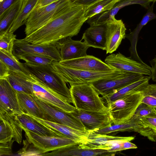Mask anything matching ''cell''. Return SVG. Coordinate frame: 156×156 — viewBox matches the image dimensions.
<instances>
[{"label": "cell", "mask_w": 156, "mask_h": 156, "mask_svg": "<svg viewBox=\"0 0 156 156\" xmlns=\"http://www.w3.org/2000/svg\"><path fill=\"white\" fill-rule=\"evenodd\" d=\"M87 7L77 5L71 0L55 18L24 40L31 44H48L77 35L88 19L85 16Z\"/></svg>", "instance_id": "cell-1"}, {"label": "cell", "mask_w": 156, "mask_h": 156, "mask_svg": "<svg viewBox=\"0 0 156 156\" xmlns=\"http://www.w3.org/2000/svg\"><path fill=\"white\" fill-rule=\"evenodd\" d=\"M51 66L52 70L70 85L90 83L100 80L112 78L126 72L117 70L100 72L77 69L65 66L55 60Z\"/></svg>", "instance_id": "cell-2"}, {"label": "cell", "mask_w": 156, "mask_h": 156, "mask_svg": "<svg viewBox=\"0 0 156 156\" xmlns=\"http://www.w3.org/2000/svg\"><path fill=\"white\" fill-rule=\"evenodd\" d=\"M69 89L73 104L77 109L97 112L108 110L104 99L90 84H73Z\"/></svg>", "instance_id": "cell-3"}, {"label": "cell", "mask_w": 156, "mask_h": 156, "mask_svg": "<svg viewBox=\"0 0 156 156\" xmlns=\"http://www.w3.org/2000/svg\"><path fill=\"white\" fill-rule=\"evenodd\" d=\"M70 1L56 0L43 7H35L25 24L24 31L26 36L41 28L55 18Z\"/></svg>", "instance_id": "cell-4"}, {"label": "cell", "mask_w": 156, "mask_h": 156, "mask_svg": "<svg viewBox=\"0 0 156 156\" xmlns=\"http://www.w3.org/2000/svg\"><path fill=\"white\" fill-rule=\"evenodd\" d=\"M30 74L48 88L68 98L73 103L70 89L66 82L52 70L50 65H37L23 63Z\"/></svg>", "instance_id": "cell-5"}, {"label": "cell", "mask_w": 156, "mask_h": 156, "mask_svg": "<svg viewBox=\"0 0 156 156\" xmlns=\"http://www.w3.org/2000/svg\"><path fill=\"white\" fill-rule=\"evenodd\" d=\"M141 92L126 95L107 105L109 115L114 124L126 123L133 117L141 103Z\"/></svg>", "instance_id": "cell-6"}, {"label": "cell", "mask_w": 156, "mask_h": 156, "mask_svg": "<svg viewBox=\"0 0 156 156\" xmlns=\"http://www.w3.org/2000/svg\"><path fill=\"white\" fill-rule=\"evenodd\" d=\"M32 84L33 95L41 101L57 109L71 113L76 109L70 104V101L63 96L55 92L40 82L30 74L29 77Z\"/></svg>", "instance_id": "cell-7"}, {"label": "cell", "mask_w": 156, "mask_h": 156, "mask_svg": "<svg viewBox=\"0 0 156 156\" xmlns=\"http://www.w3.org/2000/svg\"><path fill=\"white\" fill-rule=\"evenodd\" d=\"M144 76L125 72L115 77L99 80L90 83L104 98Z\"/></svg>", "instance_id": "cell-8"}, {"label": "cell", "mask_w": 156, "mask_h": 156, "mask_svg": "<svg viewBox=\"0 0 156 156\" xmlns=\"http://www.w3.org/2000/svg\"><path fill=\"white\" fill-rule=\"evenodd\" d=\"M105 62L116 70L150 76L151 75L150 66L130 57H126L119 52L109 55L105 58Z\"/></svg>", "instance_id": "cell-9"}, {"label": "cell", "mask_w": 156, "mask_h": 156, "mask_svg": "<svg viewBox=\"0 0 156 156\" xmlns=\"http://www.w3.org/2000/svg\"><path fill=\"white\" fill-rule=\"evenodd\" d=\"M25 136L29 142L44 154L69 146L77 144L72 140L64 136L40 135L23 129Z\"/></svg>", "instance_id": "cell-10"}, {"label": "cell", "mask_w": 156, "mask_h": 156, "mask_svg": "<svg viewBox=\"0 0 156 156\" xmlns=\"http://www.w3.org/2000/svg\"><path fill=\"white\" fill-rule=\"evenodd\" d=\"M71 114L78 119L87 131H96L101 129L112 126L113 122L108 110L102 112L78 110Z\"/></svg>", "instance_id": "cell-11"}, {"label": "cell", "mask_w": 156, "mask_h": 156, "mask_svg": "<svg viewBox=\"0 0 156 156\" xmlns=\"http://www.w3.org/2000/svg\"><path fill=\"white\" fill-rule=\"evenodd\" d=\"M24 113L19 104L17 92L5 79H0V114Z\"/></svg>", "instance_id": "cell-12"}, {"label": "cell", "mask_w": 156, "mask_h": 156, "mask_svg": "<svg viewBox=\"0 0 156 156\" xmlns=\"http://www.w3.org/2000/svg\"><path fill=\"white\" fill-rule=\"evenodd\" d=\"M32 53L44 55L59 62L61 58L59 53L53 44H34L29 43L23 39H16L13 53L14 55Z\"/></svg>", "instance_id": "cell-13"}, {"label": "cell", "mask_w": 156, "mask_h": 156, "mask_svg": "<svg viewBox=\"0 0 156 156\" xmlns=\"http://www.w3.org/2000/svg\"><path fill=\"white\" fill-rule=\"evenodd\" d=\"M72 37L64 38L53 44L59 53L61 61L74 59L87 55V50L90 47L84 41H82V39L74 40Z\"/></svg>", "instance_id": "cell-14"}, {"label": "cell", "mask_w": 156, "mask_h": 156, "mask_svg": "<svg viewBox=\"0 0 156 156\" xmlns=\"http://www.w3.org/2000/svg\"><path fill=\"white\" fill-rule=\"evenodd\" d=\"M31 95L37 104L56 122L77 130L87 131L80 120L73 115L71 113H67L57 109L43 101L35 96Z\"/></svg>", "instance_id": "cell-15"}, {"label": "cell", "mask_w": 156, "mask_h": 156, "mask_svg": "<svg viewBox=\"0 0 156 156\" xmlns=\"http://www.w3.org/2000/svg\"><path fill=\"white\" fill-rule=\"evenodd\" d=\"M106 54L116 51L126 37V29L123 21L111 17L107 22Z\"/></svg>", "instance_id": "cell-16"}, {"label": "cell", "mask_w": 156, "mask_h": 156, "mask_svg": "<svg viewBox=\"0 0 156 156\" xmlns=\"http://www.w3.org/2000/svg\"><path fill=\"white\" fill-rule=\"evenodd\" d=\"M61 64L77 69L93 71L107 72L116 70L100 59L92 55L61 61Z\"/></svg>", "instance_id": "cell-17"}, {"label": "cell", "mask_w": 156, "mask_h": 156, "mask_svg": "<svg viewBox=\"0 0 156 156\" xmlns=\"http://www.w3.org/2000/svg\"><path fill=\"white\" fill-rule=\"evenodd\" d=\"M134 139L135 137L132 136H115L90 131L88 135L87 143L85 144L79 145L85 148L108 150L114 145L127 141H130Z\"/></svg>", "instance_id": "cell-18"}, {"label": "cell", "mask_w": 156, "mask_h": 156, "mask_svg": "<svg viewBox=\"0 0 156 156\" xmlns=\"http://www.w3.org/2000/svg\"><path fill=\"white\" fill-rule=\"evenodd\" d=\"M28 114L40 123L60 133L78 144H85L88 141L90 131L77 130L64 124L44 120Z\"/></svg>", "instance_id": "cell-19"}, {"label": "cell", "mask_w": 156, "mask_h": 156, "mask_svg": "<svg viewBox=\"0 0 156 156\" xmlns=\"http://www.w3.org/2000/svg\"><path fill=\"white\" fill-rule=\"evenodd\" d=\"M83 34L82 40L90 47L105 50L106 48V23H91Z\"/></svg>", "instance_id": "cell-20"}, {"label": "cell", "mask_w": 156, "mask_h": 156, "mask_svg": "<svg viewBox=\"0 0 156 156\" xmlns=\"http://www.w3.org/2000/svg\"><path fill=\"white\" fill-rule=\"evenodd\" d=\"M116 152H109L102 149L85 148L79 144H74L45 153L43 156H114Z\"/></svg>", "instance_id": "cell-21"}, {"label": "cell", "mask_w": 156, "mask_h": 156, "mask_svg": "<svg viewBox=\"0 0 156 156\" xmlns=\"http://www.w3.org/2000/svg\"><path fill=\"white\" fill-rule=\"evenodd\" d=\"M16 115L22 129L40 135L65 137L60 133L40 123L27 113H24Z\"/></svg>", "instance_id": "cell-22"}, {"label": "cell", "mask_w": 156, "mask_h": 156, "mask_svg": "<svg viewBox=\"0 0 156 156\" xmlns=\"http://www.w3.org/2000/svg\"><path fill=\"white\" fill-rule=\"evenodd\" d=\"M154 2L148 9L147 13L143 16L142 19L136 27L129 34H126L125 38L130 41L131 46L129 48L130 57L141 62H143L139 57L136 50V45L139 33L143 28L151 20L156 19V14L153 12Z\"/></svg>", "instance_id": "cell-23"}, {"label": "cell", "mask_w": 156, "mask_h": 156, "mask_svg": "<svg viewBox=\"0 0 156 156\" xmlns=\"http://www.w3.org/2000/svg\"><path fill=\"white\" fill-rule=\"evenodd\" d=\"M17 95L20 106L24 113L38 118L56 122L37 104L31 95L17 92Z\"/></svg>", "instance_id": "cell-24"}, {"label": "cell", "mask_w": 156, "mask_h": 156, "mask_svg": "<svg viewBox=\"0 0 156 156\" xmlns=\"http://www.w3.org/2000/svg\"><path fill=\"white\" fill-rule=\"evenodd\" d=\"M151 79L150 76H144L139 80L122 87L103 99L105 100L108 105L128 94L141 92L149 84V81Z\"/></svg>", "instance_id": "cell-25"}, {"label": "cell", "mask_w": 156, "mask_h": 156, "mask_svg": "<svg viewBox=\"0 0 156 156\" xmlns=\"http://www.w3.org/2000/svg\"><path fill=\"white\" fill-rule=\"evenodd\" d=\"M30 76L21 73L10 71L5 79L17 92L33 95L32 84L29 79Z\"/></svg>", "instance_id": "cell-26"}, {"label": "cell", "mask_w": 156, "mask_h": 156, "mask_svg": "<svg viewBox=\"0 0 156 156\" xmlns=\"http://www.w3.org/2000/svg\"><path fill=\"white\" fill-rule=\"evenodd\" d=\"M38 0H23L20 12L7 29L9 32L14 33L20 27L25 24L28 16Z\"/></svg>", "instance_id": "cell-27"}, {"label": "cell", "mask_w": 156, "mask_h": 156, "mask_svg": "<svg viewBox=\"0 0 156 156\" xmlns=\"http://www.w3.org/2000/svg\"><path fill=\"white\" fill-rule=\"evenodd\" d=\"M23 0H16L0 16V33L6 30L15 19L22 7Z\"/></svg>", "instance_id": "cell-28"}, {"label": "cell", "mask_w": 156, "mask_h": 156, "mask_svg": "<svg viewBox=\"0 0 156 156\" xmlns=\"http://www.w3.org/2000/svg\"><path fill=\"white\" fill-rule=\"evenodd\" d=\"M13 53H10L0 50V61L6 64L10 71L21 73L28 76L30 75V74L28 71Z\"/></svg>", "instance_id": "cell-29"}, {"label": "cell", "mask_w": 156, "mask_h": 156, "mask_svg": "<svg viewBox=\"0 0 156 156\" xmlns=\"http://www.w3.org/2000/svg\"><path fill=\"white\" fill-rule=\"evenodd\" d=\"M133 131L147 137L149 140L156 142V133L141 117L134 115L131 118Z\"/></svg>", "instance_id": "cell-30"}, {"label": "cell", "mask_w": 156, "mask_h": 156, "mask_svg": "<svg viewBox=\"0 0 156 156\" xmlns=\"http://www.w3.org/2000/svg\"><path fill=\"white\" fill-rule=\"evenodd\" d=\"M119 0H101L87 7L85 16L88 19L101 12L110 10Z\"/></svg>", "instance_id": "cell-31"}, {"label": "cell", "mask_w": 156, "mask_h": 156, "mask_svg": "<svg viewBox=\"0 0 156 156\" xmlns=\"http://www.w3.org/2000/svg\"><path fill=\"white\" fill-rule=\"evenodd\" d=\"M19 59L26 62L37 65L49 66L54 60L48 56L34 53H29L15 55Z\"/></svg>", "instance_id": "cell-32"}, {"label": "cell", "mask_w": 156, "mask_h": 156, "mask_svg": "<svg viewBox=\"0 0 156 156\" xmlns=\"http://www.w3.org/2000/svg\"><path fill=\"white\" fill-rule=\"evenodd\" d=\"M14 114L5 113L0 114V117L8 121L10 124L13 132V139L19 144H21L22 138L23 129L16 117Z\"/></svg>", "instance_id": "cell-33"}, {"label": "cell", "mask_w": 156, "mask_h": 156, "mask_svg": "<svg viewBox=\"0 0 156 156\" xmlns=\"http://www.w3.org/2000/svg\"><path fill=\"white\" fill-rule=\"evenodd\" d=\"M16 35L6 29L0 33V50L13 53Z\"/></svg>", "instance_id": "cell-34"}, {"label": "cell", "mask_w": 156, "mask_h": 156, "mask_svg": "<svg viewBox=\"0 0 156 156\" xmlns=\"http://www.w3.org/2000/svg\"><path fill=\"white\" fill-rule=\"evenodd\" d=\"M133 125L131 119L127 122L119 124H113L110 126L101 129L96 131V133L107 134L116 132L133 131Z\"/></svg>", "instance_id": "cell-35"}, {"label": "cell", "mask_w": 156, "mask_h": 156, "mask_svg": "<svg viewBox=\"0 0 156 156\" xmlns=\"http://www.w3.org/2000/svg\"><path fill=\"white\" fill-rule=\"evenodd\" d=\"M141 93V103L156 108V84H148Z\"/></svg>", "instance_id": "cell-36"}, {"label": "cell", "mask_w": 156, "mask_h": 156, "mask_svg": "<svg viewBox=\"0 0 156 156\" xmlns=\"http://www.w3.org/2000/svg\"><path fill=\"white\" fill-rule=\"evenodd\" d=\"M13 137V130L9 122L0 117V143L10 142Z\"/></svg>", "instance_id": "cell-37"}, {"label": "cell", "mask_w": 156, "mask_h": 156, "mask_svg": "<svg viewBox=\"0 0 156 156\" xmlns=\"http://www.w3.org/2000/svg\"><path fill=\"white\" fill-rule=\"evenodd\" d=\"M23 146L22 148L17 152L14 155L43 156L44 154L27 140H23Z\"/></svg>", "instance_id": "cell-38"}, {"label": "cell", "mask_w": 156, "mask_h": 156, "mask_svg": "<svg viewBox=\"0 0 156 156\" xmlns=\"http://www.w3.org/2000/svg\"><path fill=\"white\" fill-rule=\"evenodd\" d=\"M134 115L140 117L156 116V108L141 103L136 109Z\"/></svg>", "instance_id": "cell-39"}, {"label": "cell", "mask_w": 156, "mask_h": 156, "mask_svg": "<svg viewBox=\"0 0 156 156\" xmlns=\"http://www.w3.org/2000/svg\"><path fill=\"white\" fill-rule=\"evenodd\" d=\"M13 139L10 142L6 143H0V156L12 155V147L13 142Z\"/></svg>", "instance_id": "cell-40"}, {"label": "cell", "mask_w": 156, "mask_h": 156, "mask_svg": "<svg viewBox=\"0 0 156 156\" xmlns=\"http://www.w3.org/2000/svg\"><path fill=\"white\" fill-rule=\"evenodd\" d=\"M16 0H2L0 2V16H2L5 11Z\"/></svg>", "instance_id": "cell-41"}, {"label": "cell", "mask_w": 156, "mask_h": 156, "mask_svg": "<svg viewBox=\"0 0 156 156\" xmlns=\"http://www.w3.org/2000/svg\"><path fill=\"white\" fill-rule=\"evenodd\" d=\"M141 118L156 133V116H147Z\"/></svg>", "instance_id": "cell-42"}, {"label": "cell", "mask_w": 156, "mask_h": 156, "mask_svg": "<svg viewBox=\"0 0 156 156\" xmlns=\"http://www.w3.org/2000/svg\"><path fill=\"white\" fill-rule=\"evenodd\" d=\"M10 71L6 65L0 61V79H6L9 75Z\"/></svg>", "instance_id": "cell-43"}, {"label": "cell", "mask_w": 156, "mask_h": 156, "mask_svg": "<svg viewBox=\"0 0 156 156\" xmlns=\"http://www.w3.org/2000/svg\"><path fill=\"white\" fill-rule=\"evenodd\" d=\"M150 63L151 66L150 77L152 80L156 82V55L150 61Z\"/></svg>", "instance_id": "cell-44"}, {"label": "cell", "mask_w": 156, "mask_h": 156, "mask_svg": "<svg viewBox=\"0 0 156 156\" xmlns=\"http://www.w3.org/2000/svg\"><path fill=\"white\" fill-rule=\"evenodd\" d=\"M76 4L87 7L90 5L98 0H71Z\"/></svg>", "instance_id": "cell-45"}, {"label": "cell", "mask_w": 156, "mask_h": 156, "mask_svg": "<svg viewBox=\"0 0 156 156\" xmlns=\"http://www.w3.org/2000/svg\"><path fill=\"white\" fill-rule=\"evenodd\" d=\"M137 148V147L136 145L129 141L125 142L122 144V151L128 149H136Z\"/></svg>", "instance_id": "cell-46"}, {"label": "cell", "mask_w": 156, "mask_h": 156, "mask_svg": "<svg viewBox=\"0 0 156 156\" xmlns=\"http://www.w3.org/2000/svg\"><path fill=\"white\" fill-rule=\"evenodd\" d=\"M118 143L113 145L110 149L107 151L109 152H117L122 150V144Z\"/></svg>", "instance_id": "cell-47"}, {"label": "cell", "mask_w": 156, "mask_h": 156, "mask_svg": "<svg viewBox=\"0 0 156 156\" xmlns=\"http://www.w3.org/2000/svg\"><path fill=\"white\" fill-rule=\"evenodd\" d=\"M56 0H39L35 7H40L49 4Z\"/></svg>", "instance_id": "cell-48"}, {"label": "cell", "mask_w": 156, "mask_h": 156, "mask_svg": "<svg viewBox=\"0 0 156 156\" xmlns=\"http://www.w3.org/2000/svg\"><path fill=\"white\" fill-rule=\"evenodd\" d=\"M151 2H153L154 3L155 2H156V0H147Z\"/></svg>", "instance_id": "cell-49"}, {"label": "cell", "mask_w": 156, "mask_h": 156, "mask_svg": "<svg viewBox=\"0 0 156 156\" xmlns=\"http://www.w3.org/2000/svg\"><path fill=\"white\" fill-rule=\"evenodd\" d=\"M99 0H98V1H99Z\"/></svg>", "instance_id": "cell-50"}]
</instances>
